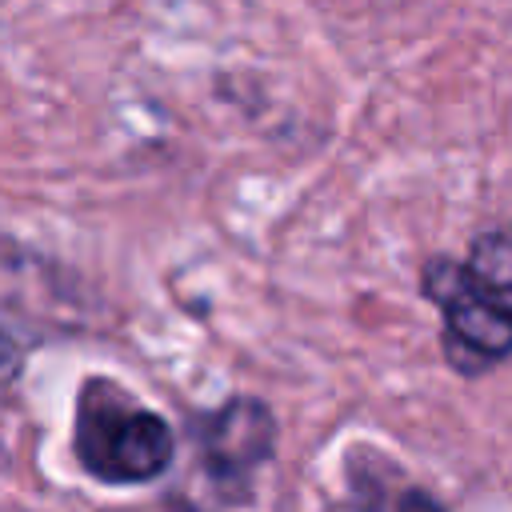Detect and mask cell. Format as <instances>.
<instances>
[{
    "label": "cell",
    "mask_w": 512,
    "mask_h": 512,
    "mask_svg": "<svg viewBox=\"0 0 512 512\" xmlns=\"http://www.w3.org/2000/svg\"><path fill=\"white\" fill-rule=\"evenodd\" d=\"M348 488L356 500V512H448L444 500L420 484H408L400 476V484H388L376 468L368 452H356L348 460Z\"/></svg>",
    "instance_id": "cell-4"
},
{
    "label": "cell",
    "mask_w": 512,
    "mask_h": 512,
    "mask_svg": "<svg viewBox=\"0 0 512 512\" xmlns=\"http://www.w3.org/2000/svg\"><path fill=\"white\" fill-rule=\"evenodd\" d=\"M72 456L100 484H152L176 460V432L116 380L88 376L76 392Z\"/></svg>",
    "instance_id": "cell-2"
},
{
    "label": "cell",
    "mask_w": 512,
    "mask_h": 512,
    "mask_svg": "<svg viewBox=\"0 0 512 512\" xmlns=\"http://www.w3.org/2000/svg\"><path fill=\"white\" fill-rule=\"evenodd\" d=\"M24 372V344L16 340L12 328L0 324V384H12Z\"/></svg>",
    "instance_id": "cell-5"
},
{
    "label": "cell",
    "mask_w": 512,
    "mask_h": 512,
    "mask_svg": "<svg viewBox=\"0 0 512 512\" xmlns=\"http://www.w3.org/2000/svg\"><path fill=\"white\" fill-rule=\"evenodd\" d=\"M420 296L440 312V352L456 376L476 380L512 360V232H476L464 260L428 256Z\"/></svg>",
    "instance_id": "cell-1"
},
{
    "label": "cell",
    "mask_w": 512,
    "mask_h": 512,
    "mask_svg": "<svg viewBox=\"0 0 512 512\" xmlns=\"http://www.w3.org/2000/svg\"><path fill=\"white\" fill-rule=\"evenodd\" d=\"M196 464L220 504L252 500L256 472L276 456V412L260 396H228L224 404L188 416Z\"/></svg>",
    "instance_id": "cell-3"
}]
</instances>
